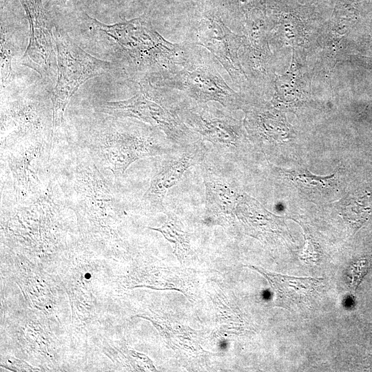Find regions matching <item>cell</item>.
<instances>
[{"label":"cell","instance_id":"obj_5","mask_svg":"<svg viewBox=\"0 0 372 372\" xmlns=\"http://www.w3.org/2000/svg\"><path fill=\"white\" fill-rule=\"evenodd\" d=\"M56 205L50 194H45L28 207L19 209L8 229L19 244L38 254L52 252L58 245Z\"/></svg>","mask_w":372,"mask_h":372},{"label":"cell","instance_id":"obj_20","mask_svg":"<svg viewBox=\"0 0 372 372\" xmlns=\"http://www.w3.org/2000/svg\"><path fill=\"white\" fill-rule=\"evenodd\" d=\"M370 265V260L362 258L358 260L354 265L351 266L353 283L355 286H357L360 283L364 275L368 271Z\"/></svg>","mask_w":372,"mask_h":372},{"label":"cell","instance_id":"obj_9","mask_svg":"<svg viewBox=\"0 0 372 372\" xmlns=\"http://www.w3.org/2000/svg\"><path fill=\"white\" fill-rule=\"evenodd\" d=\"M179 116L192 132L212 143L218 152L234 153L240 149L242 137L239 125L225 110L198 103L181 110Z\"/></svg>","mask_w":372,"mask_h":372},{"label":"cell","instance_id":"obj_19","mask_svg":"<svg viewBox=\"0 0 372 372\" xmlns=\"http://www.w3.org/2000/svg\"><path fill=\"white\" fill-rule=\"evenodd\" d=\"M1 366L8 369L12 371H40L39 369L30 365L26 362L15 358L14 357L8 356L5 360L1 362Z\"/></svg>","mask_w":372,"mask_h":372},{"label":"cell","instance_id":"obj_13","mask_svg":"<svg viewBox=\"0 0 372 372\" xmlns=\"http://www.w3.org/2000/svg\"><path fill=\"white\" fill-rule=\"evenodd\" d=\"M196 43L209 50L232 76L234 61L231 32L218 21L211 20L195 30Z\"/></svg>","mask_w":372,"mask_h":372},{"label":"cell","instance_id":"obj_21","mask_svg":"<svg viewBox=\"0 0 372 372\" xmlns=\"http://www.w3.org/2000/svg\"><path fill=\"white\" fill-rule=\"evenodd\" d=\"M67 1L68 0H50L49 1V4H50L51 6H53V5H63V4L65 3V2Z\"/></svg>","mask_w":372,"mask_h":372},{"label":"cell","instance_id":"obj_10","mask_svg":"<svg viewBox=\"0 0 372 372\" xmlns=\"http://www.w3.org/2000/svg\"><path fill=\"white\" fill-rule=\"evenodd\" d=\"M207 152L202 138L174 149L158 172L153 177L142 201L147 207L163 211V200L167 191L176 185L191 167L201 163Z\"/></svg>","mask_w":372,"mask_h":372},{"label":"cell","instance_id":"obj_1","mask_svg":"<svg viewBox=\"0 0 372 372\" xmlns=\"http://www.w3.org/2000/svg\"><path fill=\"white\" fill-rule=\"evenodd\" d=\"M74 211L81 232L92 240L104 242L116 236V202L94 165L76 167Z\"/></svg>","mask_w":372,"mask_h":372},{"label":"cell","instance_id":"obj_12","mask_svg":"<svg viewBox=\"0 0 372 372\" xmlns=\"http://www.w3.org/2000/svg\"><path fill=\"white\" fill-rule=\"evenodd\" d=\"M200 164L205 187L206 214L218 220L230 218L240 196L224 178L204 163Z\"/></svg>","mask_w":372,"mask_h":372},{"label":"cell","instance_id":"obj_8","mask_svg":"<svg viewBox=\"0 0 372 372\" xmlns=\"http://www.w3.org/2000/svg\"><path fill=\"white\" fill-rule=\"evenodd\" d=\"M113 130L105 138L103 152L108 167L116 176L123 174L132 163L140 158L169 154L174 150L167 138L155 136L139 128Z\"/></svg>","mask_w":372,"mask_h":372},{"label":"cell","instance_id":"obj_7","mask_svg":"<svg viewBox=\"0 0 372 372\" xmlns=\"http://www.w3.org/2000/svg\"><path fill=\"white\" fill-rule=\"evenodd\" d=\"M27 16L30 37L22 56L23 65L45 79L57 76V57L54 37V25L41 0H19Z\"/></svg>","mask_w":372,"mask_h":372},{"label":"cell","instance_id":"obj_6","mask_svg":"<svg viewBox=\"0 0 372 372\" xmlns=\"http://www.w3.org/2000/svg\"><path fill=\"white\" fill-rule=\"evenodd\" d=\"M164 74L168 86L184 91L197 103L215 101L229 109L237 106L236 94L214 67L197 61L194 56L183 66Z\"/></svg>","mask_w":372,"mask_h":372},{"label":"cell","instance_id":"obj_18","mask_svg":"<svg viewBox=\"0 0 372 372\" xmlns=\"http://www.w3.org/2000/svg\"><path fill=\"white\" fill-rule=\"evenodd\" d=\"M370 199L369 196L363 195L360 196H357L346 200L343 203L342 214L348 220H351L352 218H355L357 216L358 218L360 217L359 213H362V211L369 214L371 209V204H372V203H368Z\"/></svg>","mask_w":372,"mask_h":372},{"label":"cell","instance_id":"obj_4","mask_svg":"<svg viewBox=\"0 0 372 372\" xmlns=\"http://www.w3.org/2000/svg\"><path fill=\"white\" fill-rule=\"evenodd\" d=\"M100 112L119 118H134L161 131L176 147L186 146L200 138L182 121L178 113L149 82L143 83L139 92L125 100L105 101Z\"/></svg>","mask_w":372,"mask_h":372},{"label":"cell","instance_id":"obj_2","mask_svg":"<svg viewBox=\"0 0 372 372\" xmlns=\"http://www.w3.org/2000/svg\"><path fill=\"white\" fill-rule=\"evenodd\" d=\"M87 16L97 30L141 67L158 69L162 73L176 66L183 57L184 45L167 42L143 17L109 25Z\"/></svg>","mask_w":372,"mask_h":372},{"label":"cell","instance_id":"obj_3","mask_svg":"<svg viewBox=\"0 0 372 372\" xmlns=\"http://www.w3.org/2000/svg\"><path fill=\"white\" fill-rule=\"evenodd\" d=\"M53 32L56 49L57 79L51 96L52 140L62 125L68 102L81 85L110 68L109 62L85 52L67 33L56 26Z\"/></svg>","mask_w":372,"mask_h":372},{"label":"cell","instance_id":"obj_15","mask_svg":"<svg viewBox=\"0 0 372 372\" xmlns=\"http://www.w3.org/2000/svg\"><path fill=\"white\" fill-rule=\"evenodd\" d=\"M18 280L25 300L32 307L45 312L46 309L52 308L53 294L41 273L25 270Z\"/></svg>","mask_w":372,"mask_h":372},{"label":"cell","instance_id":"obj_16","mask_svg":"<svg viewBox=\"0 0 372 372\" xmlns=\"http://www.w3.org/2000/svg\"><path fill=\"white\" fill-rule=\"evenodd\" d=\"M285 175L298 187L318 193L324 192L336 185L335 174L326 177L316 176L305 169L285 172Z\"/></svg>","mask_w":372,"mask_h":372},{"label":"cell","instance_id":"obj_14","mask_svg":"<svg viewBox=\"0 0 372 372\" xmlns=\"http://www.w3.org/2000/svg\"><path fill=\"white\" fill-rule=\"evenodd\" d=\"M41 149V145L32 143L23 147L19 153L11 154L8 159L14 184L19 199L29 194L36 183L32 163Z\"/></svg>","mask_w":372,"mask_h":372},{"label":"cell","instance_id":"obj_17","mask_svg":"<svg viewBox=\"0 0 372 372\" xmlns=\"http://www.w3.org/2000/svg\"><path fill=\"white\" fill-rule=\"evenodd\" d=\"M12 56V47L8 35L4 30L1 31V85H8L12 76L11 59Z\"/></svg>","mask_w":372,"mask_h":372},{"label":"cell","instance_id":"obj_11","mask_svg":"<svg viewBox=\"0 0 372 372\" xmlns=\"http://www.w3.org/2000/svg\"><path fill=\"white\" fill-rule=\"evenodd\" d=\"M262 274L269 283L276 307L293 310L309 303L317 293L321 279L294 277L269 271L262 267L248 266Z\"/></svg>","mask_w":372,"mask_h":372}]
</instances>
